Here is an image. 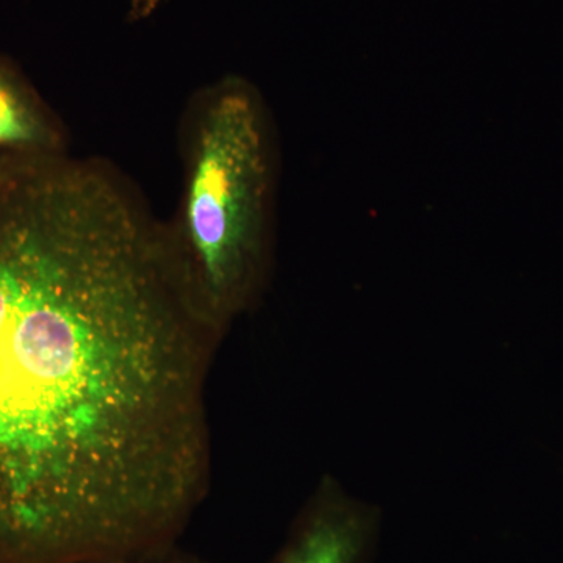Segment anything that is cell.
Returning <instances> with one entry per match:
<instances>
[{
	"label": "cell",
	"instance_id": "1",
	"mask_svg": "<svg viewBox=\"0 0 563 563\" xmlns=\"http://www.w3.org/2000/svg\"><path fill=\"white\" fill-rule=\"evenodd\" d=\"M222 339L118 174L0 158V563L179 542L210 488Z\"/></svg>",
	"mask_w": 563,
	"mask_h": 563
},
{
	"label": "cell",
	"instance_id": "2",
	"mask_svg": "<svg viewBox=\"0 0 563 563\" xmlns=\"http://www.w3.org/2000/svg\"><path fill=\"white\" fill-rule=\"evenodd\" d=\"M273 191L272 129L261 96L240 79L214 85L192 120L169 235L196 301L222 335L257 299L268 272Z\"/></svg>",
	"mask_w": 563,
	"mask_h": 563
},
{
	"label": "cell",
	"instance_id": "3",
	"mask_svg": "<svg viewBox=\"0 0 563 563\" xmlns=\"http://www.w3.org/2000/svg\"><path fill=\"white\" fill-rule=\"evenodd\" d=\"M379 529L376 507L325 477L269 563H368Z\"/></svg>",
	"mask_w": 563,
	"mask_h": 563
},
{
	"label": "cell",
	"instance_id": "4",
	"mask_svg": "<svg viewBox=\"0 0 563 563\" xmlns=\"http://www.w3.org/2000/svg\"><path fill=\"white\" fill-rule=\"evenodd\" d=\"M65 141L35 91L0 63V158L62 154Z\"/></svg>",
	"mask_w": 563,
	"mask_h": 563
},
{
	"label": "cell",
	"instance_id": "5",
	"mask_svg": "<svg viewBox=\"0 0 563 563\" xmlns=\"http://www.w3.org/2000/svg\"><path fill=\"white\" fill-rule=\"evenodd\" d=\"M114 563H210L201 555L191 553L179 547V543L169 544V547L161 548V550L150 551L135 555V558L125 559V561Z\"/></svg>",
	"mask_w": 563,
	"mask_h": 563
}]
</instances>
